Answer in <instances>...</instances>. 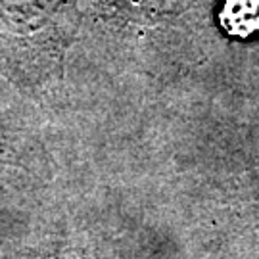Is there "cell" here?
Listing matches in <instances>:
<instances>
[{
    "label": "cell",
    "instance_id": "obj_1",
    "mask_svg": "<svg viewBox=\"0 0 259 259\" xmlns=\"http://www.w3.org/2000/svg\"><path fill=\"white\" fill-rule=\"evenodd\" d=\"M56 18L69 19L62 0H0V42L4 50H62Z\"/></svg>",
    "mask_w": 259,
    "mask_h": 259
},
{
    "label": "cell",
    "instance_id": "obj_2",
    "mask_svg": "<svg viewBox=\"0 0 259 259\" xmlns=\"http://www.w3.org/2000/svg\"><path fill=\"white\" fill-rule=\"evenodd\" d=\"M219 23L231 37L250 38L259 33V0H225Z\"/></svg>",
    "mask_w": 259,
    "mask_h": 259
}]
</instances>
